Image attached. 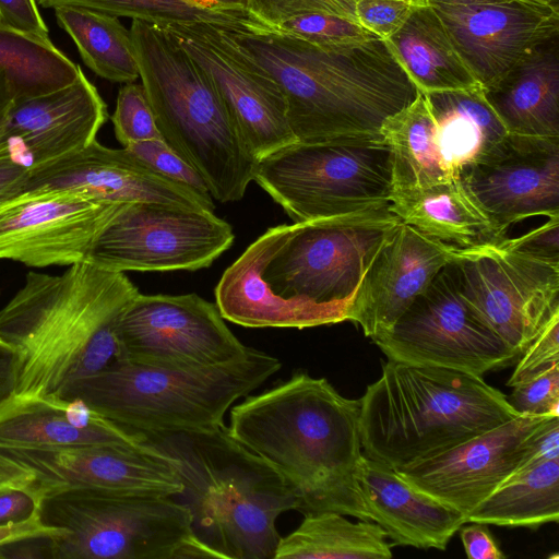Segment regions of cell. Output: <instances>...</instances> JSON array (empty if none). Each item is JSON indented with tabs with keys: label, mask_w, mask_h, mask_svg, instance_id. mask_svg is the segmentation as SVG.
Segmentation results:
<instances>
[{
	"label": "cell",
	"mask_w": 559,
	"mask_h": 559,
	"mask_svg": "<svg viewBox=\"0 0 559 559\" xmlns=\"http://www.w3.org/2000/svg\"><path fill=\"white\" fill-rule=\"evenodd\" d=\"M558 362L559 316L551 319L525 348L507 385L511 388L516 382Z\"/></svg>",
	"instance_id": "obj_41"
},
{
	"label": "cell",
	"mask_w": 559,
	"mask_h": 559,
	"mask_svg": "<svg viewBox=\"0 0 559 559\" xmlns=\"http://www.w3.org/2000/svg\"><path fill=\"white\" fill-rule=\"evenodd\" d=\"M187 1H189L192 4L203 7V8H214L216 5H219V4H216L214 0H187Z\"/></svg>",
	"instance_id": "obj_54"
},
{
	"label": "cell",
	"mask_w": 559,
	"mask_h": 559,
	"mask_svg": "<svg viewBox=\"0 0 559 559\" xmlns=\"http://www.w3.org/2000/svg\"><path fill=\"white\" fill-rule=\"evenodd\" d=\"M139 289L87 261L59 275L28 272L0 309V340L14 353L19 399L58 395L117 358V320Z\"/></svg>",
	"instance_id": "obj_4"
},
{
	"label": "cell",
	"mask_w": 559,
	"mask_h": 559,
	"mask_svg": "<svg viewBox=\"0 0 559 559\" xmlns=\"http://www.w3.org/2000/svg\"><path fill=\"white\" fill-rule=\"evenodd\" d=\"M143 433V432H142ZM175 459L183 490L174 497L218 559H274L278 515L296 501L280 475L224 425L211 431L143 433Z\"/></svg>",
	"instance_id": "obj_5"
},
{
	"label": "cell",
	"mask_w": 559,
	"mask_h": 559,
	"mask_svg": "<svg viewBox=\"0 0 559 559\" xmlns=\"http://www.w3.org/2000/svg\"><path fill=\"white\" fill-rule=\"evenodd\" d=\"M359 400L297 372L230 409L228 433L283 479L300 513L370 521L355 479L362 455Z\"/></svg>",
	"instance_id": "obj_2"
},
{
	"label": "cell",
	"mask_w": 559,
	"mask_h": 559,
	"mask_svg": "<svg viewBox=\"0 0 559 559\" xmlns=\"http://www.w3.org/2000/svg\"><path fill=\"white\" fill-rule=\"evenodd\" d=\"M53 559H197L217 555L192 530L189 509L171 497L67 489L43 496Z\"/></svg>",
	"instance_id": "obj_9"
},
{
	"label": "cell",
	"mask_w": 559,
	"mask_h": 559,
	"mask_svg": "<svg viewBox=\"0 0 559 559\" xmlns=\"http://www.w3.org/2000/svg\"><path fill=\"white\" fill-rule=\"evenodd\" d=\"M116 359L158 367H204L245 356L216 305L197 294H138L116 323Z\"/></svg>",
	"instance_id": "obj_15"
},
{
	"label": "cell",
	"mask_w": 559,
	"mask_h": 559,
	"mask_svg": "<svg viewBox=\"0 0 559 559\" xmlns=\"http://www.w3.org/2000/svg\"><path fill=\"white\" fill-rule=\"evenodd\" d=\"M380 134L391 150L394 190L460 181L508 130L477 85L419 91L383 122Z\"/></svg>",
	"instance_id": "obj_11"
},
{
	"label": "cell",
	"mask_w": 559,
	"mask_h": 559,
	"mask_svg": "<svg viewBox=\"0 0 559 559\" xmlns=\"http://www.w3.org/2000/svg\"><path fill=\"white\" fill-rule=\"evenodd\" d=\"M130 34L163 140L204 178L212 198L242 199L257 160L209 75L165 27L132 20Z\"/></svg>",
	"instance_id": "obj_8"
},
{
	"label": "cell",
	"mask_w": 559,
	"mask_h": 559,
	"mask_svg": "<svg viewBox=\"0 0 559 559\" xmlns=\"http://www.w3.org/2000/svg\"><path fill=\"white\" fill-rule=\"evenodd\" d=\"M357 0H246L248 13L266 25L308 13H329L356 22Z\"/></svg>",
	"instance_id": "obj_39"
},
{
	"label": "cell",
	"mask_w": 559,
	"mask_h": 559,
	"mask_svg": "<svg viewBox=\"0 0 559 559\" xmlns=\"http://www.w3.org/2000/svg\"><path fill=\"white\" fill-rule=\"evenodd\" d=\"M234 239L231 226L214 211L131 203L97 236L87 262L121 273L195 271L210 266Z\"/></svg>",
	"instance_id": "obj_14"
},
{
	"label": "cell",
	"mask_w": 559,
	"mask_h": 559,
	"mask_svg": "<svg viewBox=\"0 0 559 559\" xmlns=\"http://www.w3.org/2000/svg\"><path fill=\"white\" fill-rule=\"evenodd\" d=\"M546 41L486 98L510 133L559 136V41Z\"/></svg>",
	"instance_id": "obj_28"
},
{
	"label": "cell",
	"mask_w": 559,
	"mask_h": 559,
	"mask_svg": "<svg viewBox=\"0 0 559 559\" xmlns=\"http://www.w3.org/2000/svg\"><path fill=\"white\" fill-rule=\"evenodd\" d=\"M145 440L142 432L107 420L79 399L11 396L0 405V447L139 445Z\"/></svg>",
	"instance_id": "obj_26"
},
{
	"label": "cell",
	"mask_w": 559,
	"mask_h": 559,
	"mask_svg": "<svg viewBox=\"0 0 559 559\" xmlns=\"http://www.w3.org/2000/svg\"><path fill=\"white\" fill-rule=\"evenodd\" d=\"M255 181L294 222L388 209L392 156L376 136L297 141L257 160Z\"/></svg>",
	"instance_id": "obj_10"
},
{
	"label": "cell",
	"mask_w": 559,
	"mask_h": 559,
	"mask_svg": "<svg viewBox=\"0 0 559 559\" xmlns=\"http://www.w3.org/2000/svg\"><path fill=\"white\" fill-rule=\"evenodd\" d=\"M0 24L48 38V27L36 0H0Z\"/></svg>",
	"instance_id": "obj_43"
},
{
	"label": "cell",
	"mask_w": 559,
	"mask_h": 559,
	"mask_svg": "<svg viewBox=\"0 0 559 559\" xmlns=\"http://www.w3.org/2000/svg\"><path fill=\"white\" fill-rule=\"evenodd\" d=\"M461 181L503 229L559 216V136L508 134Z\"/></svg>",
	"instance_id": "obj_21"
},
{
	"label": "cell",
	"mask_w": 559,
	"mask_h": 559,
	"mask_svg": "<svg viewBox=\"0 0 559 559\" xmlns=\"http://www.w3.org/2000/svg\"><path fill=\"white\" fill-rule=\"evenodd\" d=\"M548 417L518 415L456 447L394 469L414 488L466 519L518 469L531 435Z\"/></svg>",
	"instance_id": "obj_20"
},
{
	"label": "cell",
	"mask_w": 559,
	"mask_h": 559,
	"mask_svg": "<svg viewBox=\"0 0 559 559\" xmlns=\"http://www.w3.org/2000/svg\"><path fill=\"white\" fill-rule=\"evenodd\" d=\"M456 251L401 222L366 272L347 321L371 340L385 334Z\"/></svg>",
	"instance_id": "obj_24"
},
{
	"label": "cell",
	"mask_w": 559,
	"mask_h": 559,
	"mask_svg": "<svg viewBox=\"0 0 559 559\" xmlns=\"http://www.w3.org/2000/svg\"><path fill=\"white\" fill-rule=\"evenodd\" d=\"M460 528V537L466 556L471 559H504L506 555L497 545L487 524L472 522Z\"/></svg>",
	"instance_id": "obj_45"
},
{
	"label": "cell",
	"mask_w": 559,
	"mask_h": 559,
	"mask_svg": "<svg viewBox=\"0 0 559 559\" xmlns=\"http://www.w3.org/2000/svg\"><path fill=\"white\" fill-rule=\"evenodd\" d=\"M111 121L116 138L123 147L163 139L142 84L126 83L119 90Z\"/></svg>",
	"instance_id": "obj_36"
},
{
	"label": "cell",
	"mask_w": 559,
	"mask_h": 559,
	"mask_svg": "<svg viewBox=\"0 0 559 559\" xmlns=\"http://www.w3.org/2000/svg\"><path fill=\"white\" fill-rule=\"evenodd\" d=\"M372 341L388 359L479 377L518 358L464 299L451 262L392 329Z\"/></svg>",
	"instance_id": "obj_13"
},
{
	"label": "cell",
	"mask_w": 559,
	"mask_h": 559,
	"mask_svg": "<svg viewBox=\"0 0 559 559\" xmlns=\"http://www.w3.org/2000/svg\"><path fill=\"white\" fill-rule=\"evenodd\" d=\"M53 10L59 26L71 36L94 73L123 84L140 78L130 29L116 16L76 7Z\"/></svg>",
	"instance_id": "obj_32"
},
{
	"label": "cell",
	"mask_w": 559,
	"mask_h": 559,
	"mask_svg": "<svg viewBox=\"0 0 559 559\" xmlns=\"http://www.w3.org/2000/svg\"><path fill=\"white\" fill-rule=\"evenodd\" d=\"M271 26L323 48H342L378 39L358 23L329 13L298 15Z\"/></svg>",
	"instance_id": "obj_35"
},
{
	"label": "cell",
	"mask_w": 559,
	"mask_h": 559,
	"mask_svg": "<svg viewBox=\"0 0 559 559\" xmlns=\"http://www.w3.org/2000/svg\"><path fill=\"white\" fill-rule=\"evenodd\" d=\"M392 546L377 523L350 522L328 511L305 514L296 530L281 537L274 559H390Z\"/></svg>",
	"instance_id": "obj_31"
},
{
	"label": "cell",
	"mask_w": 559,
	"mask_h": 559,
	"mask_svg": "<svg viewBox=\"0 0 559 559\" xmlns=\"http://www.w3.org/2000/svg\"><path fill=\"white\" fill-rule=\"evenodd\" d=\"M126 148L162 176L194 190L202 197L212 198L204 178L163 139L142 141Z\"/></svg>",
	"instance_id": "obj_38"
},
{
	"label": "cell",
	"mask_w": 559,
	"mask_h": 559,
	"mask_svg": "<svg viewBox=\"0 0 559 559\" xmlns=\"http://www.w3.org/2000/svg\"><path fill=\"white\" fill-rule=\"evenodd\" d=\"M15 104V97L7 73L0 69V141L3 138L9 115Z\"/></svg>",
	"instance_id": "obj_51"
},
{
	"label": "cell",
	"mask_w": 559,
	"mask_h": 559,
	"mask_svg": "<svg viewBox=\"0 0 559 559\" xmlns=\"http://www.w3.org/2000/svg\"><path fill=\"white\" fill-rule=\"evenodd\" d=\"M554 1H558V0H554Z\"/></svg>",
	"instance_id": "obj_56"
},
{
	"label": "cell",
	"mask_w": 559,
	"mask_h": 559,
	"mask_svg": "<svg viewBox=\"0 0 559 559\" xmlns=\"http://www.w3.org/2000/svg\"><path fill=\"white\" fill-rule=\"evenodd\" d=\"M508 240L520 251L559 262V216L549 217L543 225Z\"/></svg>",
	"instance_id": "obj_42"
},
{
	"label": "cell",
	"mask_w": 559,
	"mask_h": 559,
	"mask_svg": "<svg viewBox=\"0 0 559 559\" xmlns=\"http://www.w3.org/2000/svg\"><path fill=\"white\" fill-rule=\"evenodd\" d=\"M481 87L496 86L546 41L559 36L554 0L431 5Z\"/></svg>",
	"instance_id": "obj_19"
},
{
	"label": "cell",
	"mask_w": 559,
	"mask_h": 559,
	"mask_svg": "<svg viewBox=\"0 0 559 559\" xmlns=\"http://www.w3.org/2000/svg\"><path fill=\"white\" fill-rule=\"evenodd\" d=\"M163 27L209 75L255 160L297 142L280 85L226 27L207 22Z\"/></svg>",
	"instance_id": "obj_16"
},
{
	"label": "cell",
	"mask_w": 559,
	"mask_h": 559,
	"mask_svg": "<svg viewBox=\"0 0 559 559\" xmlns=\"http://www.w3.org/2000/svg\"><path fill=\"white\" fill-rule=\"evenodd\" d=\"M31 191L70 192L114 204L159 203L214 211L212 198L162 176L128 148H110L97 140L31 170L22 192Z\"/></svg>",
	"instance_id": "obj_22"
},
{
	"label": "cell",
	"mask_w": 559,
	"mask_h": 559,
	"mask_svg": "<svg viewBox=\"0 0 559 559\" xmlns=\"http://www.w3.org/2000/svg\"><path fill=\"white\" fill-rule=\"evenodd\" d=\"M29 169L7 159H0V201L22 192Z\"/></svg>",
	"instance_id": "obj_49"
},
{
	"label": "cell",
	"mask_w": 559,
	"mask_h": 559,
	"mask_svg": "<svg viewBox=\"0 0 559 559\" xmlns=\"http://www.w3.org/2000/svg\"><path fill=\"white\" fill-rule=\"evenodd\" d=\"M107 118V105L82 71L63 88L14 104L0 141V159L29 171L46 166L96 140Z\"/></svg>",
	"instance_id": "obj_23"
},
{
	"label": "cell",
	"mask_w": 559,
	"mask_h": 559,
	"mask_svg": "<svg viewBox=\"0 0 559 559\" xmlns=\"http://www.w3.org/2000/svg\"><path fill=\"white\" fill-rule=\"evenodd\" d=\"M0 69L8 76L15 103L38 97L72 84L80 66L48 38L0 24Z\"/></svg>",
	"instance_id": "obj_33"
},
{
	"label": "cell",
	"mask_w": 559,
	"mask_h": 559,
	"mask_svg": "<svg viewBox=\"0 0 559 559\" xmlns=\"http://www.w3.org/2000/svg\"><path fill=\"white\" fill-rule=\"evenodd\" d=\"M10 348L2 340H0V349Z\"/></svg>",
	"instance_id": "obj_55"
},
{
	"label": "cell",
	"mask_w": 559,
	"mask_h": 559,
	"mask_svg": "<svg viewBox=\"0 0 559 559\" xmlns=\"http://www.w3.org/2000/svg\"><path fill=\"white\" fill-rule=\"evenodd\" d=\"M400 223L383 209L269 228L225 270L216 306L246 328L347 321L366 272Z\"/></svg>",
	"instance_id": "obj_1"
},
{
	"label": "cell",
	"mask_w": 559,
	"mask_h": 559,
	"mask_svg": "<svg viewBox=\"0 0 559 559\" xmlns=\"http://www.w3.org/2000/svg\"><path fill=\"white\" fill-rule=\"evenodd\" d=\"M0 452L34 473L31 490L38 501L67 489L171 498L183 490L175 459L147 440L139 445L0 447Z\"/></svg>",
	"instance_id": "obj_17"
},
{
	"label": "cell",
	"mask_w": 559,
	"mask_h": 559,
	"mask_svg": "<svg viewBox=\"0 0 559 559\" xmlns=\"http://www.w3.org/2000/svg\"><path fill=\"white\" fill-rule=\"evenodd\" d=\"M355 479L370 521L393 545L444 550L465 515L408 484L394 468L361 455Z\"/></svg>",
	"instance_id": "obj_25"
},
{
	"label": "cell",
	"mask_w": 559,
	"mask_h": 559,
	"mask_svg": "<svg viewBox=\"0 0 559 559\" xmlns=\"http://www.w3.org/2000/svg\"><path fill=\"white\" fill-rule=\"evenodd\" d=\"M558 520L559 459H546L513 472L467 515L466 523L535 530Z\"/></svg>",
	"instance_id": "obj_30"
},
{
	"label": "cell",
	"mask_w": 559,
	"mask_h": 559,
	"mask_svg": "<svg viewBox=\"0 0 559 559\" xmlns=\"http://www.w3.org/2000/svg\"><path fill=\"white\" fill-rule=\"evenodd\" d=\"M124 204L62 191L21 192L0 201V260L31 267L87 261L100 231Z\"/></svg>",
	"instance_id": "obj_18"
},
{
	"label": "cell",
	"mask_w": 559,
	"mask_h": 559,
	"mask_svg": "<svg viewBox=\"0 0 559 559\" xmlns=\"http://www.w3.org/2000/svg\"><path fill=\"white\" fill-rule=\"evenodd\" d=\"M281 367L278 358L252 347L236 360L204 367L115 359L58 396L79 399L107 420L136 432L211 431L225 425L224 416L236 401Z\"/></svg>",
	"instance_id": "obj_7"
},
{
	"label": "cell",
	"mask_w": 559,
	"mask_h": 559,
	"mask_svg": "<svg viewBox=\"0 0 559 559\" xmlns=\"http://www.w3.org/2000/svg\"><path fill=\"white\" fill-rule=\"evenodd\" d=\"M364 455L397 468L436 455L514 417L483 377L388 359L359 399Z\"/></svg>",
	"instance_id": "obj_6"
},
{
	"label": "cell",
	"mask_w": 559,
	"mask_h": 559,
	"mask_svg": "<svg viewBox=\"0 0 559 559\" xmlns=\"http://www.w3.org/2000/svg\"><path fill=\"white\" fill-rule=\"evenodd\" d=\"M424 0H357L356 21L380 39L394 35Z\"/></svg>",
	"instance_id": "obj_40"
},
{
	"label": "cell",
	"mask_w": 559,
	"mask_h": 559,
	"mask_svg": "<svg viewBox=\"0 0 559 559\" xmlns=\"http://www.w3.org/2000/svg\"><path fill=\"white\" fill-rule=\"evenodd\" d=\"M16 364L12 349H0V405L14 394Z\"/></svg>",
	"instance_id": "obj_50"
},
{
	"label": "cell",
	"mask_w": 559,
	"mask_h": 559,
	"mask_svg": "<svg viewBox=\"0 0 559 559\" xmlns=\"http://www.w3.org/2000/svg\"><path fill=\"white\" fill-rule=\"evenodd\" d=\"M388 210L402 223L457 249L496 242L508 231L489 216L461 180L394 189Z\"/></svg>",
	"instance_id": "obj_27"
},
{
	"label": "cell",
	"mask_w": 559,
	"mask_h": 559,
	"mask_svg": "<svg viewBox=\"0 0 559 559\" xmlns=\"http://www.w3.org/2000/svg\"><path fill=\"white\" fill-rule=\"evenodd\" d=\"M509 0H424L426 4H444V5H473V4H491L500 3Z\"/></svg>",
	"instance_id": "obj_52"
},
{
	"label": "cell",
	"mask_w": 559,
	"mask_h": 559,
	"mask_svg": "<svg viewBox=\"0 0 559 559\" xmlns=\"http://www.w3.org/2000/svg\"><path fill=\"white\" fill-rule=\"evenodd\" d=\"M511 388L507 400L518 415L559 416V362Z\"/></svg>",
	"instance_id": "obj_37"
},
{
	"label": "cell",
	"mask_w": 559,
	"mask_h": 559,
	"mask_svg": "<svg viewBox=\"0 0 559 559\" xmlns=\"http://www.w3.org/2000/svg\"><path fill=\"white\" fill-rule=\"evenodd\" d=\"M451 265L464 299L516 357L559 316V262L515 249L508 236L457 249Z\"/></svg>",
	"instance_id": "obj_12"
},
{
	"label": "cell",
	"mask_w": 559,
	"mask_h": 559,
	"mask_svg": "<svg viewBox=\"0 0 559 559\" xmlns=\"http://www.w3.org/2000/svg\"><path fill=\"white\" fill-rule=\"evenodd\" d=\"M399 63L423 93L480 85L429 4L419 5L405 24L384 39Z\"/></svg>",
	"instance_id": "obj_29"
},
{
	"label": "cell",
	"mask_w": 559,
	"mask_h": 559,
	"mask_svg": "<svg viewBox=\"0 0 559 559\" xmlns=\"http://www.w3.org/2000/svg\"><path fill=\"white\" fill-rule=\"evenodd\" d=\"M38 499L27 488H10L0 491V525L21 522L38 509Z\"/></svg>",
	"instance_id": "obj_44"
},
{
	"label": "cell",
	"mask_w": 559,
	"mask_h": 559,
	"mask_svg": "<svg viewBox=\"0 0 559 559\" xmlns=\"http://www.w3.org/2000/svg\"><path fill=\"white\" fill-rule=\"evenodd\" d=\"M34 473L20 462L0 452V491L10 488L32 489Z\"/></svg>",
	"instance_id": "obj_48"
},
{
	"label": "cell",
	"mask_w": 559,
	"mask_h": 559,
	"mask_svg": "<svg viewBox=\"0 0 559 559\" xmlns=\"http://www.w3.org/2000/svg\"><path fill=\"white\" fill-rule=\"evenodd\" d=\"M44 8L76 7L165 26L207 22L226 28L253 19L246 8H203L187 0H36Z\"/></svg>",
	"instance_id": "obj_34"
},
{
	"label": "cell",
	"mask_w": 559,
	"mask_h": 559,
	"mask_svg": "<svg viewBox=\"0 0 559 559\" xmlns=\"http://www.w3.org/2000/svg\"><path fill=\"white\" fill-rule=\"evenodd\" d=\"M60 533H62L61 530L47 526L43 523L37 509V511L27 520L8 525H0V545L23 537L37 535H58Z\"/></svg>",
	"instance_id": "obj_47"
},
{
	"label": "cell",
	"mask_w": 559,
	"mask_h": 559,
	"mask_svg": "<svg viewBox=\"0 0 559 559\" xmlns=\"http://www.w3.org/2000/svg\"><path fill=\"white\" fill-rule=\"evenodd\" d=\"M226 29L280 85L300 142L380 135L419 93L384 39L323 48L254 19Z\"/></svg>",
	"instance_id": "obj_3"
},
{
	"label": "cell",
	"mask_w": 559,
	"mask_h": 559,
	"mask_svg": "<svg viewBox=\"0 0 559 559\" xmlns=\"http://www.w3.org/2000/svg\"><path fill=\"white\" fill-rule=\"evenodd\" d=\"M53 536H28L0 545V558L53 559Z\"/></svg>",
	"instance_id": "obj_46"
},
{
	"label": "cell",
	"mask_w": 559,
	"mask_h": 559,
	"mask_svg": "<svg viewBox=\"0 0 559 559\" xmlns=\"http://www.w3.org/2000/svg\"><path fill=\"white\" fill-rule=\"evenodd\" d=\"M216 4L234 8H246V0H214Z\"/></svg>",
	"instance_id": "obj_53"
}]
</instances>
